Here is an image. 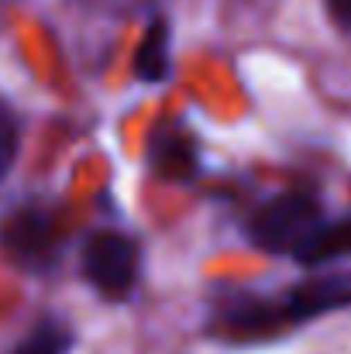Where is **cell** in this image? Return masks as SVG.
<instances>
[{"instance_id":"cell-1","label":"cell","mask_w":351,"mask_h":354,"mask_svg":"<svg viewBox=\"0 0 351 354\" xmlns=\"http://www.w3.org/2000/svg\"><path fill=\"white\" fill-rule=\"evenodd\" d=\"M321 200L310 193H279L265 200L251 221L248 237L255 248L272 251V254H293V248L321 224Z\"/></svg>"},{"instance_id":"cell-2","label":"cell","mask_w":351,"mask_h":354,"mask_svg":"<svg viewBox=\"0 0 351 354\" xmlns=\"http://www.w3.org/2000/svg\"><path fill=\"white\" fill-rule=\"evenodd\" d=\"M138 265H141L138 241L120 231H97L83 244V275L107 299H124L134 289Z\"/></svg>"},{"instance_id":"cell-3","label":"cell","mask_w":351,"mask_h":354,"mask_svg":"<svg viewBox=\"0 0 351 354\" xmlns=\"http://www.w3.org/2000/svg\"><path fill=\"white\" fill-rule=\"evenodd\" d=\"M286 327H293L286 303H269L255 296L231 299L210 324V330H217L228 341H265V337L282 334Z\"/></svg>"},{"instance_id":"cell-4","label":"cell","mask_w":351,"mask_h":354,"mask_svg":"<svg viewBox=\"0 0 351 354\" xmlns=\"http://www.w3.org/2000/svg\"><path fill=\"white\" fill-rule=\"evenodd\" d=\"M0 241H3V248L17 261L45 265L55 254L59 234H55V224H52L48 214H42V210H17L10 221H3Z\"/></svg>"},{"instance_id":"cell-5","label":"cell","mask_w":351,"mask_h":354,"mask_svg":"<svg viewBox=\"0 0 351 354\" xmlns=\"http://www.w3.org/2000/svg\"><path fill=\"white\" fill-rule=\"evenodd\" d=\"M348 306H351V272L314 275V279L293 286L289 296H286V310H289L293 324L314 320V317H321V313L348 310Z\"/></svg>"},{"instance_id":"cell-6","label":"cell","mask_w":351,"mask_h":354,"mask_svg":"<svg viewBox=\"0 0 351 354\" xmlns=\"http://www.w3.org/2000/svg\"><path fill=\"white\" fill-rule=\"evenodd\" d=\"M345 254H351V221H334V224L321 221L293 248V258L303 265H324V261H334Z\"/></svg>"},{"instance_id":"cell-7","label":"cell","mask_w":351,"mask_h":354,"mask_svg":"<svg viewBox=\"0 0 351 354\" xmlns=\"http://www.w3.org/2000/svg\"><path fill=\"white\" fill-rule=\"evenodd\" d=\"M172 69V59H169V21L165 17H155L134 52V73L141 83H162Z\"/></svg>"},{"instance_id":"cell-8","label":"cell","mask_w":351,"mask_h":354,"mask_svg":"<svg viewBox=\"0 0 351 354\" xmlns=\"http://www.w3.org/2000/svg\"><path fill=\"white\" fill-rule=\"evenodd\" d=\"M155 169L165 179H190L197 172V148L186 134H165L155 148Z\"/></svg>"},{"instance_id":"cell-9","label":"cell","mask_w":351,"mask_h":354,"mask_svg":"<svg viewBox=\"0 0 351 354\" xmlns=\"http://www.w3.org/2000/svg\"><path fill=\"white\" fill-rule=\"evenodd\" d=\"M69 344H73V334H69L62 324L45 320V324H38V327L17 344V354H66Z\"/></svg>"},{"instance_id":"cell-10","label":"cell","mask_w":351,"mask_h":354,"mask_svg":"<svg viewBox=\"0 0 351 354\" xmlns=\"http://www.w3.org/2000/svg\"><path fill=\"white\" fill-rule=\"evenodd\" d=\"M17 145H21V127H17V118H14V111L0 100V179L14 169Z\"/></svg>"},{"instance_id":"cell-11","label":"cell","mask_w":351,"mask_h":354,"mask_svg":"<svg viewBox=\"0 0 351 354\" xmlns=\"http://www.w3.org/2000/svg\"><path fill=\"white\" fill-rule=\"evenodd\" d=\"M324 7H327V14H331V21L338 28L351 31V0H324Z\"/></svg>"}]
</instances>
